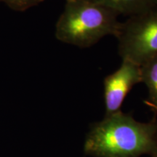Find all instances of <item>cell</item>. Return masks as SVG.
Wrapping results in <instances>:
<instances>
[{"mask_svg": "<svg viewBox=\"0 0 157 157\" xmlns=\"http://www.w3.org/2000/svg\"><path fill=\"white\" fill-rule=\"evenodd\" d=\"M10 8L15 11L23 12L42 3L44 0H0Z\"/></svg>", "mask_w": 157, "mask_h": 157, "instance_id": "52a82bcc", "label": "cell"}, {"mask_svg": "<svg viewBox=\"0 0 157 157\" xmlns=\"http://www.w3.org/2000/svg\"><path fill=\"white\" fill-rule=\"evenodd\" d=\"M140 82V66L129 60H122L120 67L103 80L105 116L121 111L127 94Z\"/></svg>", "mask_w": 157, "mask_h": 157, "instance_id": "277c9868", "label": "cell"}, {"mask_svg": "<svg viewBox=\"0 0 157 157\" xmlns=\"http://www.w3.org/2000/svg\"><path fill=\"white\" fill-rule=\"evenodd\" d=\"M122 60L141 66L157 55V7L121 23L117 35Z\"/></svg>", "mask_w": 157, "mask_h": 157, "instance_id": "3957f363", "label": "cell"}, {"mask_svg": "<svg viewBox=\"0 0 157 157\" xmlns=\"http://www.w3.org/2000/svg\"><path fill=\"white\" fill-rule=\"evenodd\" d=\"M156 151V118L140 122L121 111L92 124L84 143V154L90 157L151 156Z\"/></svg>", "mask_w": 157, "mask_h": 157, "instance_id": "6da1fadb", "label": "cell"}, {"mask_svg": "<svg viewBox=\"0 0 157 157\" xmlns=\"http://www.w3.org/2000/svg\"><path fill=\"white\" fill-rule=\"evenodd\" d=\"M141 82L148 89V98L145 103L157 112V55L140 66Z\"/></svg>", "mask_w": 157, "mask_h": 157, "instance_id": "8992f818", "label": "cell"}, {"mask_svg": "<svg viewBox=\"0 0 157 157\" xmlns=\"http://www.w3.org/2000/svg\"><path fill=\"white\" fill-rule=\"evenodd\" d=\"M151 157H157V151H156V152H155L154 154L152 155Z\"/></svg>", "mask_w": 157, "mask_h": 157, "instance_id": "ba28073f", "label": "cell"}, {"mask_svg": "<svg viewBox=\"0 0 157 157\" xmlns=\"http://www.w3.org/2000/svg\"><path fill=\"white\" fill-rule=\"evenodd\" d=\"M118 16L91 0L66 1L56 25V36L66 44L90 48L105 36H117L121 25Z\"/></svg>", "mask_w": 157, "mask_h": 157, "instance_id": "7a4b0ae2", "label": "cell"}, {"mask_svg": "<svg viewBox=\"0 0 157 157\" xmlns=\"http://www.w3.org/2000/svg\"><path fill=\"white\" fill-rule=\"evenodd\" d=\"M103 5L118 15L132 17L157 7V0H91Z\"/></svg>", "mask_w": 157, "mask_h": 157, "instance_id": "5b68a950", "label": "cell"}, {"mask_svg": "<svg viewBox=\"0 0 157 157\" xmlns=\"http://www.w3.org/2000/svg\"><path fill=\"white\" fill-rule=\"evenodd\" d=\"M66 1H70V0H66Z\"/></svg>", "mask_w": 157, "mask_h": 157, "instance_id": "9c48e42d", "label": "cell"}]
</instances>
